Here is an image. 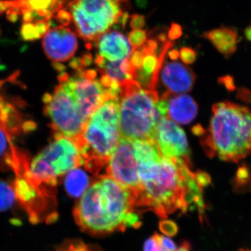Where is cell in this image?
<instances>
[{
  "label": "cell",
  "instance_id": "cell-35",
  "mask_svg": "<svg viewBox=\"0 0 251 251\" xmlns=\"http://www.w3.org/2000/svg\"><path fill=\"white\" fill-rule=\"evenodd\" d=\"M36 13L34 11L28 9H22L21 10V16H22L23 22L25 23H31L34 21Z\"/></svg>",
  "mask_w": 251,
  "mask_h": 251
},
{
  "label": "cell",
  "instance_id": "cell-18",
  "mask_svg": "<svg viewBox=\"0 0 251 251\" xmlns=\"http://www.w3.org/2000/svg\"><path fill=\"white\" fill-rule=\"evenodd\" d=\"M90 180L85 172L75 168L68 173L64 184L68 195L73 198L82 197L90 186Z\"/></svg>",
  "mask_w": 251,
  "mask_h": 251
},
{
  "label": "cell",
  "instance_id": "cell-14",
  "mask_svg": "<svg viewBox=\"0 0 251 251\" xmlns=\"http://www.w3.org/2000/svg\"><path fill=\"white\" fill-rule=\"evenodd\" d=\"M99 55L108 62H120L128 58L133 52L129 41L118 31L105 33L96 41Z\"/></svg>",
  "mask_w": 251,
  "mask_h": 251
},
{
  "label": "cell",
  "instance_id": "cell-15",
  "mask_svg": "<svg viewBox=\"0 0 251 251\" xmlns=\"http://www.w3.org/2000/svg\"><path fill=\"white\" fill-rule=\"evenodd\" d=\"M161 97H166L168 105L167 117L181 125H188L197 116L198 105L196 100L186 94L172 95L166 92Z\"/></svg>",
  "mask_w": 251,
  "mask_h": 251
},
{
  "label": "cell",
  "instance_id": "cell-28",
  "mask_svg": "<svg viewBox=\"0 0 251 251\" xmlns=\"http://www.w3.org/2000/svg\"><path fill=\"white\" fill-rule=\"evenodd\" d=\"M194 177L198 186L202 189L211 185V176L209 174L203 171H198L194 173Z\"/></svg>",
  "mask_w": 251,
  "mask_h": 251
},
{
  "label": "cell",
  "instance_id": "cell-17",
  "mask_svg": "<svg viewBox=\"0 0 251 251\" xmlns=\"http://www.w3.org/2000/svg\"><path fill=\"white\" fill-rule=\"evenodd\" d=\"M128 57L120 62H108L101 56L98 55L95 63L100 69V74L108 75L121 85L125 80H135L136 75V69L130 64Z\"/></svg>",
  "mask_w": 251,
  "mask_h": 251
},
{
  "label": "cell",
  "instance_id": "cell-27",
  "mask_svg": "<svg viewBox=\"0 0 251 251\" xmlns=\"http://www.w3.org/2000/svg\"><path fill=\"white\" fill-rule=\"evenodd\" d=\"M50 20L43 19L36 21L34 25H35L36 34H37L38 39H41L43 36L46 35V33L49 30L50 27L51 23Z\"/></svg>",
  "mask_w": 251,
  "mask_h": 251
},
{
  "label": "cell",
  "instance_id": "cell-39",
  "mask_svg": "<svg viewBox=\"0 0 251 251\" xmlns=\"http://www.w3.org/2000/svg\"><path fill=\"white\" fill-rule=\"evenodd\" d=\"M176 251H191V246L188 242H184L182 243L179 249Z\"/></svg>",
  "mask_w": 251,
  "mask_h": 251
},
{
  "label": "cell",
  "instance_id": "cell-22",
  "mask_svg": "<svg viewBox=\"0 0 251 251\" xmlns=\"http://www.w3.org/2000/svg\"><path fill=\"white\" fill-rule=\"evenodd\" d=\"M128 41L133 49H138L147 42L146 31L142 29H135L130 31L128 34Z\"/></svg>",
  "mask_w": 251,
  "mask_h": 251
},
{
  "label": "cell",
  "instance_id": "cell-44",
  "mask_svg": "<svg viewBox=\"0 0 251 251\" xmlns=\"http://www.w3.org/2000/svg\"><path fill=\"white\" fill-rule=\"evenodd\" d=\"M0 1H1V0H0ZM0 15H1V13H0Z\"/></svg>",
  "mask_w": 251,
  "mask_h": 251
},
{
  "label": "cell",
  "instance_id": "cell-40",
  "mask_svg": "<svg viewBox=\"0 0 251 251\" xmlns=\"http://www.w3.org/2000/svg\"><path fill=\"white\" fill-rule=\"evenodd\" d=\"M168 55L173 60H176L179 57V52L176 50H172L171 51H170L169 53H168Z\"/></svg>",
  "mask_w": 251,
  "mask_h": 251
},
{
  "label": "cell",
  "instance_id": "cell-43",
  "mask_svg": "<svg viewBox=\"0 0 251 251\" xmlns=\"http://www.w3.org/2000/svg\"><path fill=\"white\" fill-rule=\"evenodd\" d=\"M113 1H116V0H113Z\"/></svg>",
  "mask_w": 251,
  "mask_h": 251
},
{
  "label": "cell",
  "instance_id": "cell-37",
  "mask_svg": "<svg viewBox=\"0 0 251 251\" xmlns=\"http://www.w3.org/2000/svg\"><path fill=\"white\" fill-rule=\"evenodd\" d=\"M223 83L224 84V85L227 87V90H233L235 87H234V81L232 77L229 76H226L223 77Z\"/></svg>",
  "mask_w": 251,
  "mask_h": 251
},
{
  "label": "cell",
  "instance_id": "cell-25",
  "mask_svg": "<svg viewBox=\"0 0 251 251\" xmlns=\"http://www.w3.org/2000/svg\"><path fill=\"white\" fill-rule=\"evenodd\" d=\"M159 227L162 233L169 236V237H173V236L176 235L178 232V227L176 224L169 220L161 221Z\"/></svg>",
  "mask_w": 251,
  "mask_h": 251
},
{
  "label": "cell",
  "instance_id": "cell-42",
  "mask_svg": "<svg viewBox=\"0 0 251 251\" xmlns=\"http://www.w3.org/2000/svg\"><path fill=\"white\" fill-rule=\"evenodd\" d=\"M251 251V249H239V251Z\"/></svg>",
  "mask_w": 251,
  "mask_h": 251
},
{
  "label": "cell",
  "instance_id": "cell-30",
  "mask_svg": "<svg viewBox=\"0 0 251 251\" xmlns=\"http://www.w3.org/2000/svg\"><path fill=\"white\" fill-rule=\"evenodd\" d=\"M54 18L56 21L61 25V26L67 27L72 23V15L66 10L61 9L57 11Z\"/></svg>",
  "mask_w": 251,
  "mask_h": 251
},
{
  "label": "cell",
  "instance_id": "cell-5",
  "mask_svg": "<svg viewBox=\"0 0 251 251\" xmlns=\"http://www.w3.org/2000/svg\"><path fill=\"white\" fill-rule=\"evenodd\" d=\"M120 131L122 138L156 140V126L162 118L156 91L145 90L134 80L120 85Z\"/></svg>",
  "mask_w": 251,
  "mask_h": 251
},
{
  "label": "cell",
  "instance_id": "cell-38",
  "mask_svg": "<svg viewBox=\"0 0 251 251\" xmlns=\"http://www.w3.org/2000/svg\"><path fill=\"white\" fill-rule=\"evenodd\" d=\"M205 130H206L203 128L202 126L200 125L195 126L192 129L193 133H194L195 135H201V136L204 134Z\"/></svg>",
  "mask_w": 251,
  "mask_h": 251
},
{
  "label": "cell",
  "instance_id": "cell-13",
  "mask_svg": "<svg viewBox=\"0 0 251 251\" xmlns=\"http://www.w3.org/2000/svg\"><path fill=\"white\" fill-rule=\"evenodd\" d=\"M159 75L162 84L166 89L165 92L172 95L189 92L196 82V75L192 69L176 61L163 62Z\"/></svg>",
  "mask_w": 251,
  "mask_h": 251
},
{
  "label": "cell",
  "instance_id": "cell-21",
  "mask_svg": "<svg viewBox=\"0 0 251 251\" xmlns=\"http://www.w3.org/2000/svg\"><path fill=\"white\" fill-rule=\"evenodd\" d=\"M55 251H97L94 248L86 245L80 241L67 242L57 248Z\"/></svg>",
  "mask_w": 251,
  "mask_h": 251
},
{
  "label": "cell",
  "instance_id": "cell-33",
  "mask_svg": "<svg viewBox=\"0 0 251 251\" xmlns=\"http://www.w3.org/2000/svg\"><path fill=\"white\" fill-rule=\"evenodd\" d=\"M159 241L162 247L168 251H176V245L175 243L170 238L160 235Z\"/></svg>",
  "mask_w": 251,
  "mask_h": 251
},
{
  "label": "cell",
  "instance_id": "cell-2",
  "mask_svg": "<svg viewBox=\"0 0 251 251\" xmlns=\"http://www.w3.org/2000/svg\"><path fill=\"white\" fill-rule=\"evenodd\" d=\"M134 207L131 193L105 174L99 176L82 195L74 208V216L85 232L108 234L125 229L127 216Z\"/></svg>",
  "mask_w": 251,
  "mask_h": 251
},
{
  "label": "cell",
  "instance_id": "cell-20",
  "mask_svg": "<svg viewBox=\"0 0 251 251\" xmlns=\"http://www.w3.org/2000/svg\"><path fill=\"white\" fill-rule=\"evenodd\" d=\"M234 192L244 193L251 190V170L246 164L238 168L232 182Z\"/></svg>",
  "mask_w": 251,
  "mask_h": 251
},
{
  "label": "cell",
  "instance_id": "cell-29",
  "mask_svg": "<svg viewBox=\"0 0 251 251\" xmlns=\"http://www.w3.org/2000/svg\"><path fill=\"white\" fill-rule=\"evenodd\" d=\"M179 57L185 64H192L196 60V52L191 48H182L179 52Z\"/></svg>",
  "mask_w": 251,
  "mask_h": 251
},
{
  "label": "cell",
  "instance_id": "cell-12",
  "mask_svg": "<svg viewBox=\"0 0 251 251\" xmlns=\"http://www.w3.org/2000/svg\"><path fill=\"white\" fill-rule=\"evenodd\" d=\"M42 46L48 58L52 62H66L76 52V35L69 28L61 25L54 27L44 36Z\"/></svg>",
  "mask_w": 251,
  "mask_h": 251
},
{
  "label": "cell",
  "instance_id": "cell-10",
  "mask_svg": "<svg viewBox=\"0 0 251 251\" xmlns=\"http://www.w3.org/2000/svg\"><path fill=\"white\" fill-rule=\"evenodd\" d=\"M106 175L131 193L135 206H138L142 195L139 165L135 159L133 140L121 138L106 166Z\"/></svg>",
  "mask_w": 251,
  "mask_h": 251
},
{
  "label": "cell",
  "instance_id": "cell-9",
  "mask_svg": "<svg viewBox=\"0 0 251 251\" xmlns=\"http://www.w3.org/2000/svg\"><path fill=\"white\" fill-rule=\"evenodd\" d=\"M9 77L0 80V163L14 158L21 149L14 143L15 138L22 133L36 128L32 121H27L23 116L21 100H14L3 92L4 86L9 82Z\"/></svg>",
  "mask_w": 251,
  "mask_h": 251
},
{
  "label": "cell",
  "instance_id": "cell-31",
  "mask_svg": "<svg viewBox=\"0 0 251 251\" xmlns=\"http://www.w3.org/2000/svg\"><path fill=\"white\" fill-rule=\"evenodd\" d=\"M145 25V17L143 15L133 14L130 16V27L135 29H141Z\"/></svg>",
  "mask_w": 251,
  "mask_h": 251
},
{
  "label": "cell",
  "instance_id": "cell-11",
  "mask_svg": "<svg viewBox=\"0 0 251 251\" xmlns=\"http://www.w3.org/2000/svg\"><path fill=\"white\" fill-rule=\"evenodd\" d=\"M156 141L163 156L190 161V150L185 132L168 117H162L156 126Z\"/></svg>",
  "mask_w": 251,
  "mask_h": 251
},
{
  "label": "cell",
  "instance_id": "cell-16",
  "mask_svg": "<svg viewBox=\"0 0 251 251\" xmlns=\"http://www.w3.org/2000/svg\"><path fill=\"white\" fill-rule=\"evenodd\" d=\"M210 41L216 49L226 58L232 56L237 49L240 37L237 31L233 27L221 26L204 32L202 35Z\"/></svg>",
  "mask_w": 251,
  "mask_h": 251
},
{
  "label": "cell",
  "instance_id": "cell-8",
  "mask_svg": "<svg viewBox=\"0 0 251 251\" xmlns=\"http://www.w3.org/2000/svg\"><path fill=\"white\" fill-rule=\"evenodd\" d=\"M52 93L44 96V113L49 117L54 137H65L74 140L82 133L87 123L76 100L64 81Z\"/></svg>",
  "mask_w": 251,
  "mask_h": 251
},
{
  "label": "cell",
  "instance_id": "cell-3",
  "mask_svg": "<svg viewBox=\"0 0 251 251\" xmlns=\"http://www.w3.org/2000/svg\"><path fill=\"white\" fill-rule=\"evenodd\" d=\"M201 145L206 156L224 161L237 163L251 155V109L230 101L214 104Z\"/></svg>",
  "mask_w": 251,
  "mask_h": 251
},
{
  "label": "cell",
  "instance_id": "cell-1",
  "mask_svg": "<svg viewBox=\"0 0 251 251\" xmlns=\"http://www.w3.org/2000/svg\"><path fill=\"white\" fill-rule=\"evenodd\" d=\"M138 165L143 191L138 207L148 208L166 219L179 209L186 212L194 206L203 219L206 205L202 189L196 183L191 162L163 156Z\"/></svg>",
  "mask_w": 251,
  "mask_h": 251
},
{
  "label": "cell",
  "instance_id": "cell-7",
  "mask_svg": "<svg viewBox=\"0 0 251 251\" xmlns=\"http://www.w3.org/2000/svg\"><path fill=\"white\" fill-rule=\"evenodd\" d=\"M67 8L72 15V21L78 35L84 40H98L117 24L122 11L113 0H72Z\"/></svg>",
  "mask_w": 251,
  "mask_h": 251
},
{
  "label": "cell",
  "instance_id": "cell-26",
  "mask_svg": "<svg viewBox=\"0 0 251 251\" xmlns=\"http://www.w3.org/2000/svg\"><path fill=\"white\" fill-rule=\"evenodd\" d=\"M29 9L32 11L50 9L53 4V0H28Z\"/></svg>",
  "mask_w": 251,
  "mask_h": 251
},
{
  "label": "cell",
  "instance_id": "cell-6",
  "mask_svg": "<svg viewBox=\"0 0 251 251\" xmlns=\"http://www.w3.org/2000/svg\"><path fill=\"white\" fill-rule=\"evenodd\" d=\"M84 164L83 157L74 140L54 137L53 141L30 161L26 174L40 186L54 188L60 176Z\"/></svg>",
  "mask_w": 251,
  "mask_h": 251
},
{
  "label": "cell",
  "instance_id": "cell-19",
  "mask_svg": "<svg viewBox=\"0 0 251 251\" xmlns=\"http://www.w3.org/2000/svg\"><path fill=\"white\" fill-rule=\"evenodd\" d=\"M16 205L17 198L12 181L0 179V212L11 210Z\"/></svg>",
  "mask_w": 251,
  "mask_h": 251
},
{
  "label": "cell",
  "instance_id": "cell-23",
  "mask_svg": "<svg viewBox=\"0 0 251 251\" xmlns=\"http://www.w3.org/2000/svg\"><path fill=\"white\" fill-rule=\"evenodd\" d=\"M143 251H168L162 247L159 241V234H154L145 241Z\"/></svg>",
  "mask_w": 251,
  "mask_h": 251
},
{
  "label": "cell",
  "instance_id": "cell-34",
  "mask_svg": "<svg viewBox=\"0 0 251 251\" xmlns=\"http://www.w3.org/2000/svg\"><path fill=\"white\" fill-rule=\"evenodd\" d=\"M237 98L245 103L251 104V90L244 87L238 89Z\"/></svg>",
  "mask_w": 251,
  "mask_h": 251
},
{
  "label": "cell",
  "instance_id": "cell-4",
  "mask_svg": "<svg viewBox=\"0 0 251 251\" xmlns=\"http://www.w3.org/2000/svg\"><path fill=\"white\" fill-rule=\"evenodd\" d=\"M121 138L120 97H111L91 115L74 142L83 157L86 169L98 175L108 164Z\"/></svg>",
  "mask_w": 251,
  "mask_h": 251
},
{
  "label": "cell",
  "instance_id": "cell-32",
  "mask_svg": "<svg viewBox=\"0 0 251 251\" xmlns=\"http://www.w3.org/2000/svg\"><path fill=\"white\" fill-rule=\"evenodd\" d=\"M182 35V29L179 24L172 23L171 27L168 31V36L171 40H175L179 39L180 36Z\"/></svg>",
  "mask_w": 251,
  "mask_h": 251
},
{
  "label": "cell",
  "instance_id": "cell-24",
  "mask_svg": "<svg viewBox=\"0 0 251 251\" xmlns=\"http://www.w3.org/2000/svg\"><path fill=\"white\" fill-rule=\"evenodd\" d=\"M21 36L24 41H31L38 39L35 25L33 23L23 24L21 29Z\"/></svg>",
  "mask_w": 251,
  "mask_h": 251
},
{
  "label": "cell",
  "instance_id": "cell-36",
  "mask_svg": "<svg viewBox=\"0 0 251 251\" xmlns=\"http://www.w3.org/2000/svg\"><path fill=\"white\" fill-rule=\"evenodd\" d=\"M21 9L18 7L10 8L6 11V18L11 23H16L21 16Z\"/></svg>",
  "mask_w": 251,
  "mask_h": 251
},
{
  "label": "cell",
  "instance_id": "cell-41",
  "mask_svg": "<svg viewBox=\"0 0 251 251\" xmlns=\"http://www.w3.org/2000/svg\"><path fill=\"white\" fill-rule=\"evenodd\" d=\"M244 34H245L246 38L248 41H251V23L249 27H247V29H245V31H244Z\"/></svg>",
  "mask_w": 251,
  "mask_h": 251
}]
</instances>
